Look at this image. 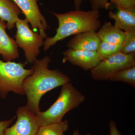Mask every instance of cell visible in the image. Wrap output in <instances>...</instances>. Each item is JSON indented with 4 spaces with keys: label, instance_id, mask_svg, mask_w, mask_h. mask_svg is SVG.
I'll list each match as a JSON object with an SVG mask.
<instances>
[{
    "label": "cell",
    "instance_id": "obj_20",
    "mask_svg": "<svg viewBox=\"0 0 135 135\" xmlns=\"http://www.w3.org/2000/svg\"><path fill=\"white\" fill-rule=\"evenodd\" d=\"M92 9L98 10L100 9H109L111 3L108 0H89Z\"/></svg>",
    "mask_w": 135,
    "mask_h": 135
},
{
    "label": "cell",
    "instance_id": "obj_18",
    "mask_svg": "<svg viewBox=\"0 0 135 135\" xmlns=\"http://www.w3.org/2000/svg\"><path fill=\"white\" fill-rule=\"evenodd\" d=\"M121 52L124 54L135 53V28L125 31Z\"/></svg>",
    "mask_w": 135,
    "mask_h": 135
},
{
    "label": "cell",
    "instance_id": "obj_1",
    "mask_svg": "<svg viewBox=\"0 0 135 135\" xmlns=\"http://www.w3.org/2000/svg\"><path fill=\"white\" fill-rule=\"evenodd\" d=\"M51 61L49 56L35 60L33 63V73L23 83V88L27 97L26 106L35 114L40 111V101L44 94L71 81L70 77L60 70L49 69Z\"/></svg>",
    "mask_w": 135,
    "mask_h": 135
},
{
    "label": "cell",
    "instance_id": "obj_14",
    "mask_svg": "<svg viewBox=\"0 0 135 135\" xmlns=\"http://www.w3.org/2000/svg\"><path fill=\"white\" fill-rule=\"evenodd\" d=\"M101 41L114 44H122L125 37V32L112 25L111 22H105L97 32Z\"/></svg>",
    "mask_w": 135,
    "mask_h": 135
},
{
    "label": "cell",
    "instance_id": "obj_7",
    "mask_svg": "<svg viewBox=\"0 0 135 135\" xmlns=\"http://www.w3.org/2000/svg\"><path fill=\"white\" fill-rule=\"evenodd\" d=\"M23 13L25 19L31 25L32 30L38 32L43 39L47 38L46 31L49 28L45 17L41 14L37 0H11Z\"/></svg>",
    "mask_w": 135,
    "mask_h": 135
},
{
    "label": "cell",
    "instance_id": "obj_21",
    "mask_svg": "<svg viewBox=\"0 0 135 135\" xmlns=\"http://www.w3.org/2000/svg\"><path fill=\"white\" fill-rule=\"evenodd\" d=\"M15 118V117L8 120L0 121V135H4L5 130L11 125Z\"/></svg>",
    "mask_w": 135,
    "mask_h": 135
},
{
    "label": "cell",
    "instance_id": "obj_4",
    "mask_svg": "<svg viewBox=\"0 0 135 135\" xmlns=\"http://www.w3.org/2000/svg\"><path fill=\"white\" fill-rule=\"evenodd\" d=\"M26 64L0 59V96L5 99L10 92L24 95L23 84L26 78L32 75L33 68H25Z\"/></svg>",
    "mask_w": 135,
    "mask_h": 135
},
{
    "label": "cell",
    "instance_id": "obj_6",
    "mask_svg": "<svg viewBox=\"0 0 135 135\" xmlns=\"http://www.w3.org/2000/svg\"><path fill=\"white\" fill-rule=\"evenodd\" d=\"M134 66L135 53L124 54L120 52L101 60L96 66L90 70L91 75L97 80H108L120 70Z\"/></svg>",
    "mask_w": 135,
    "mask_h": 135
},
{
    "label": "cell",
    "instance_id": "obj_12",
    "mask_svg": "<svg viewBox=\"0 0 135 135\" xmlns=\"http://www.w3.org/2000/svg\"><path fill=\"white\" fill-rule=\"evenodd\" d=\"M117 8L116 12L109 13V17L114 20V26L124 32L135 29V8Z\"/></svg>",
    "mask_w": 135,
    "mask_h": 135
},
{
    "label": "cell",
    "instance_id": "obj_25",
    "mask_svg": "<svg viewBox=\"0 0 135 135\" xmlns=\"http://www.w3.org/2000/svg\"><path fill=\"white\" fill-rule=\"evenodd\" d=\"M85 135H90V134L89 133H87V134H86Z\"/></svg>",
    "mask_w": 135,
    "mask_h": 135
},
{
    "label": "cell",
    "instance_id": "obj_11",
    "mask_svg": "<svg viewBox=\"0 0 135 135\" xmlns=\"http://www.w3.org/2000/svg\"><path fill=\"white\" fill-rule=\"evenodd\" d=\"M6 28L5 22L0 19V55L7 62L18 58L19 53L16 42L8 35Z\"/></svg>",
    "mask_w": 135,
    "mask_h": 135
},
{
    "label": "cell",
    "instance_id": "obj_23",
    "mask_svg": "<svg viewBox=\"0 0 135 135\" xmlns=\"http://www.w3.org/2000/svg\"><path fill=\"white\" fill-rule=\"evenodd\" d=\"M85 0H73L75 9L79 10L83 2Z\"/></svg>",
    "mask_w": 135,
    "mask_h": 135
},
{
    "label": "cell",
    "instance_id": "obj_2",
    "mask_svg": "<svg viewBox=\"0 0 135 135\" xmlns=\"http://www.w3.org/2000/svg\"><path fill=\"white\" fill-rule=\"evenodd\" d=\"M51 13L58 20V27L55 36L46 38L44 42V51L67 37L85 32H97L101 26L98 10L75 9L63 14Z\"/></svg>",
    "mask_w": 135,
    "mask_h": 135
},
{
    "label": "cell",
    "instance_id": "obj_3",
    "mask_svg": "<svg viewBox=\"0 0 135 135\" xmlns=\"http://www.w3.org/2000/svg\"><path fill=\"white\" fill-rule=\"evenodd\" d=\"M85 100V97L69 82L62 86L60 95L55 102L45 112L36 114L40 127L62 121L69 111L77 108Z\"/></svg>",
    "mask_w": 135,
    "mask_h": 135
},
{
    "label": "cell",
    "instance_id": "obj_10",
    "mask_svg": "<svg viewBox=\"0 0 135 135\" xmlns=\"http://www.w3.org/2000/svg\"><path fill=\"white\" fill-rule=\"evenodd\" d=\"M101 42L96 31H88L75 35L67 44L68 49L97 51Z\"/></svg>",
    "mask_w": 135,
    "mask_h": 135
},
{
    "label": "cell",
    "instance_id": "obj_13",
    "mask_svg": "<svg viewBox=\"0 0 135 135\" xmlns=\"http://www.w3.org/2000/svg\"><path fill=\"white\" fill-rule=\"evenodd\" d=\"M22 11L11 0H0V19L7 22V28L11 30L14 27L19 19Z\"/></svg>",
    "mask_w": 135,
    "mask_h": 135
},
{
    "label": "cell",
    "instance_id": "obj_19",
    "mask_svg": "<svg viewBox=\"0 0 135 135\" xmlns=\"http://www.w3.org/2000/svg\"><path fill=\"white\" fill-rule=\"evenodd\" d=\"M118 8L130 9L135 8V0H110Z\"/></svg>",
    "mask_w": 135,
    "mask_h": 135
},
{
    "label": "cell",
    "instance_id": "obj_8",
    "mask_svg": "<svg viewBox=\"0 0 135 135\" xmlns=\"http://www.w3.org/2000/svg\"><path fill=\"white\" fill-rule=\"evenodd\" d=\"M16 123L5 130L4 135H36L39 126L36 114L26 106L19 107L16 111Z\"/></svg>",
    "mask_w": 135,
    "mask_h": 135
},
{
    "label": "cell",
    "instance_id": "obj_22",
    "mask_svg": "<svg viewBox=\"0 0 135 135\" xmlns=\"http://www.w3.org/2000/svg\"><path fill=\"white\" fill-rule=\"evenodd\" d=\"M109 127L110 130L109 135H123L118 130L116 123L114 121L110 120L109 123Z\"/></svg>",
    "mask_w": 135,
    "mask_h": 135
},
{
    "label": "cell",
    "instance_id": "obj_9",
    "mask_svg": "<svg viewBox=\"0 0 135 135\" xmlns=\"http://www.w3.org/2000/svg\"><path fill=\"white\" fill-rule=\"evenodd\" d=\"M63 55V63L69 62L85 70H92L101 61L97 51L68 49Z\"/></svg>",
    "mask_w": 135,
    "mask_h": 135
},
{
    "label": "cell",
    "instance_id": "obj_16",
    "mask_svg": "<svg viewBox=\"0 0 135 135\" xmlns=\"http://www.w3.org/2000/svg\"><path fill=\"white\" fill-rule=\"evenodd\" d=\"M122 44H114L101 41L97 51L100 60H104L121 52Z\"/></svg>",
    "mask_w": 135,
    "mask_h": 135
},
{
    "label": "cell",
    "instance_id": "obj_15",
    "mask_svg": "<svg viewBox=\"0 0 135 135\" xmlns=\"http://www.w3.org/2000/svg\"><path fill=\"white\" fill-rule=\"evenodd\" d=\"M69 128L68 120L51 123L41 126L36 135H64V133Z\"/></svg>",
    "mask_w": 135,
    "mask_h": 135
},
{
    "label": "cell",
    "instance_id": "obj_17",
    "mask_svg": "<svg viewBox=\"0 0 135 135\" xmlns=\"http://www.w3.org/2000/svg\"><path fill=\"white\" fill-rule=\"evenodd\" d=\"M112 81H121L135 87V66L124 68L115 73L110 79Z\"/></svg>",
    "mask_w": 135,
    "mask_h": 135
},
{
    "label": "cell",
    "instance_id": "obj_24",
    "mask_svg": "<svg viewBox=\"0 0 135 135\" xmlns=\"http://www.w3.org/2000/svg\"><path fill=\"white\" fill-rule=\"evenodd\" d=\"M72 135H80V134L79 130L77 129V130L74 131Z\"/></svg>",
    "mask_w": 135,
    "mask_h": 135
},
{
    "label": "cell",
    "instance_id": "obj_5",
    "mask_svg": "<svg viewBox=\"0 0 135 135\" xmlns=\"http://www.w3.org/2000/svg\"><path fill=\"white\" fill-rule=\"evenodd\" d=\"M29 23L26 19L19 18L17 21L15 41L18 47L24 51L27 62L33 64L40 54L44 39L38 32H35L30 28Z\"/></svg>",
    "mask_w": 135,
    "mask_h": 135
}]
</instances>
